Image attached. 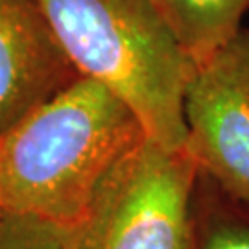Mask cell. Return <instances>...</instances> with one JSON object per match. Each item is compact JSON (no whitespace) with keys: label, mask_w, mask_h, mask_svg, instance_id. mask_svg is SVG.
<instances>
[{"label":"cell","mask_w":249,"mask_h":249,"mask_svg":"<svg viewBox=\"0 0 249 249\" xmlns=\"http://www.w3.org/2000/svg\"><path fill=\"white\" fill-rule=\"evenodd\" d=\"M144 139L125 102L78 78L0 137V203L6 214L83 223L107 176Z\"/></svg>","instance_id":"cell-1"},{"label":"cell","mask_w":249,"mask_h":249,"mask_svg":"<svg viewBox=\"0 0 249 249\" xmlns=\"http://www.w3.org/2000/svg\"><path fill=\"white\" fill-rule=\"evenodd\" d=\"M37 4L81 78L125 102L150 141L170 151L185 150V96L197 63L148 0Z\"/></svg>","instance_id":"cell-2"},{"label":"cell","mask_w":249,"mask_h":249,"mask_svg":"<svg viewBox=\"0 0 249 249\" xmlns=\"http://www.w3.org/2000/svg\"><path fill=\"white\" fill-rule=\"evenodd\" d=\"M197 176L187 150L144 139L100 187L78 249H194Z\"/></svg>","instance_id":"cell-3"},{"label":"cell","mask_w":249,"mask_h":249,"mask_svg":"<svg viewBox=\"0 0 249 249\" xmlns=\"http://www.w3.org/2000/svg\"><path fill=\"white\" fill-rule=\"evenodd\" d=\"M185 122V150L199 174L249 211V28L197 65Z\"/></svg>","instance_id":"cell-4"},{"label":"cell","mask_w":249,"mask_h":249,"mask_svg":"<svg viewBox=\"0 0 249 249\" xmlns=\"http://www.w3.org/2000/svg\"><path fill=\"white\" fill-rule=\"evenodd\" d=\"M78 78L37 0H0V137Z\"/></svg>","instance_id":"cell-5"},{"label":"cell","mask_w":249,"mask_h":249,"mask_svg":"<svg viewBox=\"0 0 249 249\" xmlns=\"http://www.w3.org/2000/svg\"><path fill=\"white\" fill-rule=\"evenodd\" d=\"M178 37L188 55L201 65L242 30L249 0H148Z\"/></svg>","instance_id":"cell-6"},{"label":"cell","mask_w":249,"mask_h":249,"mask_svg":"<svg viewBox=\"0 0 249 249\" xmlns=\"http://www.w3.org/2000/svg\"><path fill=\"white\" fill-rule=\"evenodd\" d=\"M83 223L65 225L6 214L0 222V249H78Z\"/></svg>","instance_id":"cell-7"},{"label":"cell","mask_w":249,"mask_h":249,"mask_svg":"<svg viewBox=\"0 0 249 249\" xmlns=\"http://www.w3.org/2000/svg\"><path fill=\"white\" fill-rule=\"evenodd\" d=\"M194 249H249V220L225 218L211 223Z\"/></svg>","instance_id":"cell-8"},{"label":"cell","mask_w":249,"mask_h":249,"mask_svg":"<svg viewBox=\"0 0 249 249\" xmlns=\"http://www.w3.org/2000/svg\"><path fill=\"white\" fill-rule=\"evenodd\" d=\"M4 216H6V213H4V209H2V203H0V222L4 220Z\"/></svg>","instance_id":"cell-9"}]
</instances>
